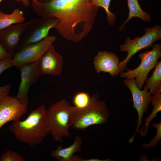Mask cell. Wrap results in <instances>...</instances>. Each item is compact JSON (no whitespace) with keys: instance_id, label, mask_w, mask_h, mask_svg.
Wrapping results in <instances>:
<instances>
[{"instance_id":"6da1fadb","label":"cell","mask_w":161,"mask_h":161,"mask_svg":"<svg viewBox=\"0 0 161 161\" xmlns=\"http://www.w3.org/2000/svg\"><path fill=\"white\" fill-rule=\"evenodd\" d=\"M34 11L41 18L59 19L55 28L68 41H81L92 30L99 7L90 0H51L32 1Z\"/></svg>"},{"instance_id":"7a4b0ae2","label":"cell","mask_w":161,"mask_h":161,"mask_svg":"<svg viewBox=\"0 0 161 161\" xmlns=\"http://www.w3.org/2000/svg\"><path fill=\"white\" fill-rule=\"evenodd\" d=\"M47 110L45 106H40L24 120L13 121L9 130L17 139L30 146L41 143L49 133Z\"/></svg>"},{"instance_id":"3957f363","label":"cell","mask_w":161,"mask_h":161,"mask_svg":"<svg viewBox=\"0 0 161 161\" xmlns=\"http://www.w3.org/2000/svg\"><path fill=\"white\" fill-rule=\"evenodd\" d=\"M99 98L96 93L90 96L89 103L86 107L79 108L71 106L70 126L78 131H85L92 125L106 124L109 116L108 108L105 102Z\"/></svg>"},{"instance_id":"277c9868","label":"cell","mask_w":161,"mask_h":161,"mask_svg":"<svg viewBox=\"0 0 161 161\" xmlns=\"http://www.w3.org/2000/svg\"><path fill=\"white\" fill-rule=\"evenodd\" d=\"M71 106L64 98L55 103L47 110L49 133L56 142L62 143L63 137H71L69 131Z\"/></svg>"},{"instance_id":"5b68a950","label":"cell","mask_w":161,"mask_h":161,"mask_svg":"<svg viewBox=\"0 0 161 161\" xmlns=\"http://www.w3.org/2000/svg\"><path fill=\"white\" fill-rule=\"evenodd\" d=\"M145 31L141 37H135L131 39L128 36L125 43L120 46V51L127 53L126 58L119 64L120 72L126 69L128 63L135 54L142 49H148L152 47L155 42L161 40V27L160 25L147 27Z\"/></svg>"},{"instance_id":"8992f818","label":"cell","mask_w":161,"mask_h":161,"mask_svg":"<svg viewBox=\"0 0 161 161\" xmlns=\"http://www.w3.org/2000/svg\"><path fill=\"white\" fill-rule=\"evenodd\" d=\"M138 57L141 60L139 65L133 69L126 68V72H120V77L126 78L134 79L138 88L142 90L149 72L153 69L161 57V44L156 43L153 45L152 49L139 54Z\"/></svg>"},{"instance_id":"52a82bcc","label":"cell","mask_w":161,"mask_h":161,"mask_svg":"<svg viewBox=\"0 0 161 161\" xmlns=\"http://www.w3.org/2000/svg\"><path fill=\"white\" fill-rule=\"evenodd\" d=\"M56 40L55 36L49 35L39 42L23 48L18 51L12 59L13 66L18 68L24 64L38 61Z\"/></svg>"},{"instance_id":"ba28073f","label":"cell","mask_w":161,"mask_h":161,"mask_svg":"<svg viewBox=\"0 0 161 161\" xmlns=\"http://www.w3.org/2000/svg\"><path fill=\"white\" fill-rule=\"evenodd\" d=\"M34 18L25 22L12 25L0 30V42L13 57L18 51L23 35L36 21Z\"/></svg>"},{"instance_id":"9c48e42d","label":"cell","mask_w":161,"mask_h":161,"mask_svg":"<svg viewBox=\"0 0 161 161\" xmlns=\"http://www.w3.org/2000/svg\"><path fill=\"white\" fill-rule=\"evenodd\" d=\"M123 82L131 92L133 100V107L136 110L138 115L136 131L129 140V142L131 143L133 141L135 134L139 133V128L142 124V117L147 110L152 96L145 87L143 90L140 89L135 83L134 79L126 78Z\"/></svg>"},{"instance_id":"30bf717a","label":"cell","mask_w":161,"mask_h":161,"mask_svg":"<svg viewBox=\"0 0 161 161\" xmlns=\"http://www.w3.org/2000/svg\"><path fill=\"white\" fill-rule=\"evenodd\" d=\"M28 104L16 97L8 95L0 101V129L5 123L20 119L27 112Z\"/></svg>"},{"instance_id":"8fae6325","label":"cell","mask_w":161,"mask_h":161,"mask_svg":"<svg viewBox=\"0 0 161 161\" xmlns=\"http://www.w3.org/2000/svg\"><path fill=\"white\" fill-rule=\"evenodd\" d=\"M58 21V18L55 17L38 18L27 30V35L20 44L18 51L27 45L38 42L46 38L49 36L50 30L55 28Z\"/></svg>"},{"instance_id":"7c38bea8","label":"cell","mask_w":161,"mask_h":161,"mask_svg":"<svg viewBox=\"0 0 161 161\" xmlns=\"http://www.w3.org/2000/svg\"><path fill=\"white\" fill-rule=\"evenodd\" d=\"M18 69L20 71L21 80L16 97L28 104L29 89L41 76L38 72V61L24 64Z\"/></svg>"},{"instance_id":"4fadbf2b","label":"cell","mask_w":161,"mask_h":161,"mask_svg":"<svg viewBox=\"0 0 161 161\" xmlns=\"http://www.w3.org/2000/svg\"><path fill=\"white\" fill-rule=\"evenodd\" d=\"M63 58L55 50L52 45L37 61L38 70L41 76L60 75L62 71Z\"/></svg>"},{"instance_id":"5bb4252c","label":"cell","mask_w":161,"mask_h":161,"mask_svg":"<svg viewBox=\"0 0 161 161\" xmlns=\"http://www.w3.org/2000/svg\"><path fill=\"white\" fill-rule=\"evenodd\" d=\"M119 57L114 53L108 51H99L94 57V64L98 73H109L112 77L117 75L120 72L118 65Z\"/></svg>"},{"instance_id":"9a60e30c","label":"cell","mask_w":161,"mask_h":161,"mask_svg":"<svg viewBox=\"0 0 161 161\" xmlns=\"http://www.w3.org/2000/svg\"><path fill=\"white\" fill-rule=\"evenodd\" d=\"M82 139L78 135L74 138L73 143L68 147L63 148L61 145L58 146L56 149L52 150L50 156L58 161H80V156L74 154L80 152L81 150Z\"/></svg>"},{"instance_id":"2e32d148","label":"cell","mask_w":161,"mask_h":161,"mask_svg":"<svg viewBox=\"0 0 161 161\" xmlns=\"http://www.w3.org/2000/svg\"><path fill=\"white\" fill-rule=\"evenodd\" d=\"M129 9L128 16L123 24L119 29V31H121L126 24L132 18L137 17L141 19L144 22H149L151 21V16L148 13L144 11L141 7L138 0H127Z\"/></svg>"},{"instance_id":"e0dca14e","label":"cell","mask_w":161,"mask_h":161,"mask_svg":"<svg viewBox=\"0 0 161 161\" xmlns=\"http://www.w3.org/2000/svg\"><path fill=\"white\" fill-rule=\"evenodd\" d=\"M161 89L152 96L151 100L153 109L150 115L145 119V123L141 129L139 130L141 136L145 137L148 133V126L150 122L161 110Z\"/></svg>"},{"instance_id":"ac0fdd59","label":"cell","mask_w":161,"mask_h":161,"mask_svg":"<svg viewBox=\"0 0 161 161\" xmlns=\"http://www.w3.org/2000/svg\"><path fill=\"white\" fill-rule=\"evenodd\" d=\"M25 20L23 12L18 8L15 9L10 14L0 11V30L13 24L24 22Z\"/></svg>"},{"instance_id":"d6986e66","label":"cell","mask_w":161,"mask_h":161,"mask_svg":"<svg viewBox=\"0 0 161 161\" xmlns=\"http://www.w3.org/2000/svg\"><path fill=\"white\" fill-rule=\"evenodd\" d=\"M154 68L151 76L145 81L144 86L153 95L161 89V61H158Z\"/></svg>"},{"instance_id":"ffe728a7","label":"cell","mask_w":161,"mask_h":161,"mask_svg":"<svg viewBox=\"0 0 161 161\" xmlns=\"http://www.w3.org/2000/svg\"><path fill=\"white\" fill-rule=\"evenodd\" d=\"M90 1L95 6L101 7L105 10L108 24L111 26H113L115 22L116 17L115 14L109 10L111 0H90Z\"/></svg>"},{"instance_id":"44dd1931","label":"cell","mask_w":161,"mask_h":161,"mask_svg":"<svg viewBox=\"0 0 161 161\" xmlns=\"http://www.w3.org/2000/svg\"><path fill=\"white\" fill-rule=\"evenodd\" d=\"M90 96L87 93L80 92L77 93L73 99V103L75 106L79 108L86 106L89 103Z\"/></svg>"},{"instance_id":"7402d4cb","label":"cell","mask_w":161,"mask_h":161,"mask_svg":"<svg viewBox=\"0 0 161 161\" xmlns=\"http://www.w3.org/2000/svg\"><path fill=\"white\" fill-rule=\"evenodd\" d=\"M23 157L15 151L7 150L0 157V161H24Z\"/></svg>"},{"instance_id":"603a6c76","label":"cell","mask_w":161,"mask_h":161,"mask_svg":"<svg viewBox=\"0 0 161 161\" xmlns=\"http://www.w3.org/2000/svg\"><path fill=\"white\" fill-rule=\"evenodd\" d=\"M152 126L154 127L157 130L156 136L151 140L148 143L144 144L142 147L144 149H148L149 148H153L157 146V143L161 140V123H154L152 125Z\"/></svg>"},{"instance_id":"cb8c5ba5","label":"cell","mask_w":161,"mask_h":161,"mask_svg":"<svg viewBox=\"0 0 161 161\" xmlns=\"http://www.w3.org/2000/svg\"><path fill=\"white\" fill-rule=\"evenodd\" d=\"M13 66L12 59L0 61V75L5 70Z\"/></svg>"},{"instance_id":"d4e9b609","label":"cell","mask_w":161,"mask_h":161,"mask_svg":"<svg viewBox=\"0 0 161 161\" xmlns=\"http://www.w3.org/2000/svg\"><path fill=\"white\" fill-rule=\"evenodd\" d=\"M13 56L10 54L0 42V61L11 59Z\"/></svg>"},{"instance_id":"484cf974","label":"cell","mask_w":161,"mask_h":161,"mask_svg":"<svg viewBox=\"0 0 161 161\" xmlns=\"http://www.w3.org/2000/svg\"><path fill=\"white\" fill-rule=\"evenodd\" d=\"M10 88L11 86L8 84L0 86V101L8 95Z\"/></svg>"},{"instance_id":"4316f807","label":"cell","mask_w":161,"mask_h":161,"mask_svg":"<svg viewBox=\"0 0 161 161\" xmlns=\"http://www.w3.org/2000/svg\"><path fill=\"white\" fill-rule=\"evenodd\" d=\"M113 160L110 159H107L104 160H102L96 158H91L89 159H85L82 158L80 161H113Z\"/></svg>"},{"instance_id":"83f0119b","label":"cell","mask_w":161,"mask_h":161,"mask_svg":"<svg viewBox=\"0 0 161 161\" xmlns=\"http://www.w3.org/2000/svg\"><path fill=\"white\" fill-rule=\"evenodd\" d=\"M32 1H35L38 0H32ZM21 2L22 4L25 6L28 7L30 4V2L29 0H22Z\"/></svg>"},{"instance_id":"f1b7e54d","label":"cell","mask_w":161,"mask_h":161,"mask_svg":"<svg viewBox=\"0 0 161 161\" xmlns=\"http://www.w3.org/2000/svg\"><path fill=\"white\" fill-rule=\"evenodd\" d=\"M51 0H38V1L41 3H44L48 1Z\"/></svg>"},{"instance_id":"f546056e","label":"cell","mask_w":161,"mask_h":161,"mask_svg":"<svg viewBox=\"0 0 161 161\" xmlns=\"http://www.w3.org/2000/svg\"><path fill=\"white\" fill-rule=\"evenodd\" d=\"M2 0H0V2ZM16 1L18 2H21L22 0H15Z\"/></svg>"}]
</instances>
